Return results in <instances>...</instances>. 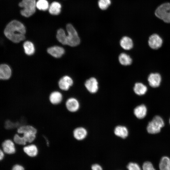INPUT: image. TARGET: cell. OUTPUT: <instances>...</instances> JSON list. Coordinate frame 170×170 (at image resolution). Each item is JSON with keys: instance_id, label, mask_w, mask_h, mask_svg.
I'll return each mask as SVG.
<instances>
[{"instance_id": "cell-1", "label": "cell", "mask_w": 170, "mask_h": 170, "mask_svg": "<svg viewBox=\"0 0 170 170\" xmlns=\"http://www.w3.org/2000/svg\"><path fill=\"white\" fill-rule=\"evenodd\" d=\"M26 30L22 23L16 20L11 21L6 26L4 31L5 36L14 43H19L25 38Z\"/></svg>"}, {"instance_id": "cell-2", "label": "cell", "mask_w": 170, "mask_h": 170, "mask_svg": "<svg viewBox=\"0 0 170 170\" xmlns=\"http://www.w3.org/2000/svg\"><path fill=\"white\" fill-rule=\"evenodd\" d=\"M37 133V129L29 125L22 126L17 130V133L20 135L27 144L32 143L35 140Z\"/></svg>"}, {"instance_id": "cell-3", "label": "cell", "mask_w": 170, "mask_h": 170, "mask_svg": "<svg viewBox=\"0 0 170 170\" xmlns=\"http://www.w3.org/2000/svg\"><path fill=\"white\" fill-rule=\"evenodd\" d=\"M164 126L163 119L159 116H156L148 123L146 128L149 133L155 134L159 133Z\"/></svg>"}, {"instance_id": "cell-4", "label": "cell", "mask_w": 170, "mask_h": 170, "mask_svg": "<svg viewBox=\"0 0 170 170\" xmlns=\"http://www.w3.org/2000/svg\"><path fill=\"white\" fill-rule=\"evenodd\" d=\"M155 15L167 23H170V3H165L159 5L156 10Z\"/></svg>"}, {"instance_id": "cell-5", "label": "cell", "mask_w": 170, "mask_h": 170, "mask_svg": "<svg viewBox=\"0 0 170 170\" xmlns=\"http://www.w3.org/2000/svg\"><path fill=\"white\" fill-rule=\"evenodd\" d=\"M36 0H22L19 4L20 7L24 8L20 11L21 14L26 17L33 15L36 11Z\"/></svg>"}, {"instance_id": "cell-6", "label": "cell", "mask_w": 170, "mask_h": 170, "mask_svg": "<svg viewBox=\"0 0 170 170\" xmlns=\"http://www.w3.org/2000/svg\"><path fill=\"white\" fill-rule=\"evenodd\" d=\"M66 29L68 33L67 45L71 47L78 45L80 43V39L76 30L71 24H67Z\"/></svg>"}, {"instance_id": "cell-7", "label": "cell", "mask_w": 170, "mask_h": 170, "mask_svg": "<svg viewBox=\"0 0 170 170\" xmlns=\"http://www.w3.org/2000/svg\"><path fill=\"white\" fill-rule=\"evenodd\" d=\"M0 144V148L6 154L12 155L16 153V145L12 139H5Z\"/></svg>"}, {"instance_id": "cell-8", "label": "cell", "mask_w": 170, "mask_h": 170, "mask_svg": "<svg viewBox=\"0 0 170 170\" xmlns=\"http://www.w3.org/2000/svg\"><path fill=\"white\" fill-rule=\"evenodd\" d=\"M22 150L25 154L30 157L37 156L39 152L38 147L33 143L27 144L23 146Z\"/></svg>"}, {"instance_id": "cell-9", "label": "cell", "mask_w": 170, "mask_h": 170, "mask_svg": "<svg viewBox=\"0 0 170 170\" xmlns=\"http://www.w3.org/2000/svg\"><path fill=\"white\" fill-rule=\"evenodd\" d=\"M162 38L158 34H154L151 35L148 40L149 46L152 49H156L160 48L162 44Z\"/></svg>"}, {"instance_id": "cell-10", "label": "cell", "mask_w": 170, "mask_h": 170, "mask_svg": "<svg viewBox=\"0 0 170 170\" xmlns=\"http://www.w3.org/2000/svg\"><path fill=\"white\" fill-rule=\"evenodd\" d=\"M65 106L67 110L70 112H74L79 108V104L78 101L75 98L71 97L65 101Z\"/></svg>"}, {"instance_id": "cell-11", "label": "cell", "mask_w": 170, "mask_h": 170, "mask_svg": "<svg viewBox=\"0 0 170 170\" xmlns=\"http://www.w3.org/2000/svg\"><path fill=\"white\" fill-rule=\"evenodd\" d=\"M63 95L61 92L55 90L51 92L49 96V100L50 103L54 105L61 104L63 100Z\"/></svg>"}, {"instance_id": "cell-12", "label": "cell", "mask_w": 170, "mask_h": 170, "mask_svg": "<svg viewBox=\"0 0 170 170\" xmlns=\"http://www.w3.org/2000/svg\"><path fill=\"white\" fill-rule=\"evenodd\" d=\"M73 81L72 79L68 76H65L59 81L58 85L60 89L62 90H68L70 87L72 86Z\"/></svg>"}, {"instance_id": "cell-13", "label": "cell", "mask_w": 170, "mask_h": 170, "mask_svg": "<svg viewBox=\"0 0 170 170\" xmlns=\"http://www.w3.org/2000/svg\"><path fill=\"white\" fill-rule=\"evenodd\" d=\"M162 78L158 73L150 74L148 77V81L150 86L154 88L158 87L161 83Z\"/></svg>"}, {"instance_id": "cell-14", "label": "cell", "mask_w": 170, "mask_h": 170, "mask_svg": "<svg viewBox=\"0 0 170 170\" xmlns=\"http://www.w3.org/2000/svg\"><path fill=\"white\" fill-rule=\"evenodd\" d=\"M85 86L88 91L91 93H96L98 89V82L94 77H91L87 80Z\"/></svg>"}, {"instance_id": "cell-15", "label": "cell", "mask_w": 170, "mask_h": 170, "mask_svg": "<svg viewBox=\"0 0 170 170\" xmlns=\"http://www.w3.org/2000/svg\"><path fill=\"white\" fill-rule=\"evenodd\" d=\"M147 111V108L144 104L137 106L133 110L134 115L139 119H142L144 118L146 115Z\"/></svg>"}, {"instance_id": "cell-16", "label": "cell", "mask_w": 170, "mask_h": 170, "mask_svg": "<svg viewBox=\"0 0 170 170\" xmlns=\"http://www.w3.org/2000/svg\"><path fill=\"white\" fill-rule=\"evenodd\" d=\"M11 71L9 66L6 64H1L0 66V78L2 80H7L9 78Z\"/></svg>"}, {"instance_id": "cell-17", "label": "cell", "mask_w": 170, "mask_h": 170, "mask_svg": "<svg viewBox=\"0 0 170 170\" xmlns=\"http://www.w3.org/2000/svg\"><path fill=\"white\" fill-rule=\"evenodd\" d=\"M47 52L53 56L58 58L60 57L64 54L65 50L61 47L54 46L48 48Z\"/></svg>"}, {"instance_id": "cell-18", "label": "cell", "mask_w": 170, "mask_h": 170, "mask_svg": "<svg viewBox=\"0 0 170 170\" xmlns=\"http://www.w3.org/2000/svg\"><path fill=\"white\" fill-rule=\"evenodd\" d=\"M87 132L86 130L82 127L76 128L73 131L74 138L77 140H80L84 139L86 136Z\"/></svg>"}, {"instance_id": "cell-19", "label": "cell", "mask_w": 170, "mask_h": 170, "mask_svg": "<svg viewBox=\"0 0 170 170\" xmlns=\"http://www.w3.org/2000/svg\"><path fill=\"white\" fill-rule=\"evenodd\" d=\"M121 47L126 50H129L132 48L133 42L132 39L130 37L125 36L123 37L120 41Z\"/></svg>"}, {"instance_id": "cell-20", "label": "cell", "mask_w": 170, "mask_h": 170, "mask_svg": "<svg viewBox=\"0 0 170 170\" xmlns=\"http://www.w3.org/2000/svg\"><path fill=\"white\" fill-rule=\"evenodd\" d=\"M114 133L117 136L124 139L128 135V131L127 128L125 126H118L114 129Z\"/></svg>"}, {"instance_id": "cell-21", "label": "cell", "mask_w": 170, "mask_h": 170, "mask_svg": "<svg viewBox=\"0 0 170 170\" xmlns=\"http://www.w3.org/2000/svg\"><path fill=\"white\" fill-rule=\"evenodd\" d=\"M134 93L137 95L141 96L146 94L147 91L146 86L141 82L136 83L133 88Z\"/></svg>"}, {"instance_id": "cell-22", "label": "cell", "mask_w": 170, "mask_h": 170, "mask_svg": "<svg viewBox=\"0 0 170 170\" xmlns=\"http://www.w3.org/2000/svg\"><path fill=\"white\" fill-rule=\"evenodd\" d=\"M61 7V5L60 3L54 2L51 3L49 8V13L52 15H58L60 12Z\"/></svg>"}, {"instance_id": "cell-23", "label": "cell", "mask_w": 170, "mask_h": 170, "mask_svg": "<svg viewBox=\"0 0 170 170\" xmlns=\"http://www.w3.org/2000/svg\"><path fill=\"white\" fill-rule=\"evenodd\" d=\"M160 170H170V158L164 156L161 159L159 164Z\"/></svg>"}, {"instance_id": "cell-24", "label": "cell", "mask_w": 170, "mask_h": 170, "mask_svg": "<svg viewBox=\"0 0 170 170\" xmlns=\"http://www.w3.org/2000/svg\"><path fill=\"white\" fill-rule=\"evenodd\" d=\"M118 59L120 63L124 65H131L132 61L130 56L125 53L121 54L119 56Z\"/></svg>"}, {"instance_id": "cell-25", "label": "cell", "mask_w": 170, "mask_h": 170, "mask_svg": "<svg viewBox=\"0 0 170 170\" xmlns=\"http://www.w3.org/2000/svg\"><path fill=\"white\" fill-rule=\"evenodd\" d=\"M25 53L29 55L33 54L35 52V48L33 44L29 41L25 42L23 45Z\"/></svg>"}, {"instance_id": "cell-26", "label": "cell", "mask_w": 170, "mask_h": 170, "mask_svg": "<svg viewBox=\"0 0 170 170\" xmlns=\"http://www.w3.org/2000/svg\"><path fill=\"white\" fill-rule=\"evenodd\" d=\"M56 38L60 43L64 45H67V36L62 29H60L57 31Z\"/></svg>"}, {"instance_id": "cell-27", "label": "cell", "mask_w": 170, "mask_h": 170, "mask_svg": "<svg viewBox=\"0 0 170 170\" xmlns=\"http://www.w3.org/2000/svg\"><path fill=\"white\" fill-rule=\"evenodd\" d=\"M13 140L17 145L24 146L27 144V143L22 136L18 133H16L14 135Z\"/></svg>"}, {"instance_id": "cell-28", "label": "cell", "mask_w": 170, "mask_h": 170, "mask_svg": "<svg viewBox=\"0 0 170 170\" xmlns=\"http://www.w3.org/2000/svg\"><path fill=\"white\" fill-rule=\"evenodd\" d=\"M36 7L40 10L45 11L49 8L48 3L46 0H38L36 2Z\"/></svg>"}, {"instance_id": "cell-29", "label": "cell", "mask_w": 170, "mask_h": 170, "mask_svg": "<svg viewBox=\"0 0 170 170\" xmlns=\"http://www.w3.org/2000/svg\"><path fill=\"white\" fill-rule=\"evenodd\" d=\"M111 3L110 0H99L98 5L100 9L105 10L108 8Z\"/></svg>"}, {"instance_id": "cell-30", "label": "cell", "mask_w": 170, "mask_h": 170, "mask_svg": "<svg viewBox=\"0 0 170 170\" xmlns=\"http://www.w3.org/2000/svg\"><path fill=\"white\" fill-rule=\"evenodd\" d=\"M143 170H156L151 162L147 161L144 162L142 165Z\"/></svg>"}, {"instance_id": "cell-31", "label": "cell", "mask_w": 170, "mask_h": 170, "mask_svg": "<svg viewBox=\"0 0 170 170\" xmlns=\"http://www.w3.org/2000/svg\"><path fill=\"white\" fill-rule=\"evenodd\" d=\"M128 170H141L140 166L137 163L130 162L127 166Z\"/></svg>"}, {"instance_id": "cell-32", "label": "cell", "mask_w": 170, "mask_h": 170, "mask_svg": "<svg viewBox=\"0 0 170 170\" xmlns=\"http://www.w3.org/2000/svg\"><path fill=\"white\" fill-rule=\"evenodd\" d=\"M11 170H25V168L22 165L15 164L13 166Z\"/></svg>"}, {"instance_id": "cell-33", "label": "cell", "mask_w": 170, "mask_h": 170, "mask_svg": "<svg viewBox=\"0 0 170 170\" xmlns=\"http://www.w3.org/2000/svg\"><path fill=\"white\" fill-rule=\"evenodd\" d=\"M92 170H102L101 167L99 164H95L92 165Z\"/></svg>"}, {"instance_id": "cell-34", "label": "cell", "mask_w": 170, "mask_h": 170, "mask_svg": "<svg viewBox=\"0 0 170 170\" xmlns=\"http://www.w3.org/2000/svg\"><path fill=\"white\" fill-rule=\"evenodd\" d=\"M5 154L0 148V160H2L4 158Z\"/></svg>"}, {"instance_id": "cell-35", "label": "cell", "mask_w": 170, "mask_h": 170, "mask_svg": "<svg viewBox=\"0 0 170 170\" xmlns=\"http://www.w3.org/2000/svg\"><path fill=\"white\" fill-rule=\"evenodd\" d=\"M27 98H29V97H27ZM22 99H23V98H22ZM15 100H16V99H15ZM13 100H10V101L9 102H13V101H13ZM11 102H10L9 103H11Z\"/></svg>"}, {"instance_id": "cell-36", "label": "cell", "mask_w": 170, "mask_h": 170, "mask_svg": "<svg viewBox=\"0 0 170 170\" xmlns=\"http://www.w3.org/2000/svg\"><path fill=\"white\" fill-rule=\"evenodd\" d=\"M169 123L170 124V119L169 120Z\"/></svg>"}, {"instance_id": "cell-37", "label": "cell", "mask_w": 170, "mask_h": 170, "mask_svg": "<svg viewBox=\"0 0 170 170\" xmlns=\"http://www.w3.org/2000/svg\"><path fill=\"white\" fill-rule=\"evenodd\" d=\"M32 98H33V97H32ZM26 99H27V98H26Z\"/></svg>"}]
</instances>
